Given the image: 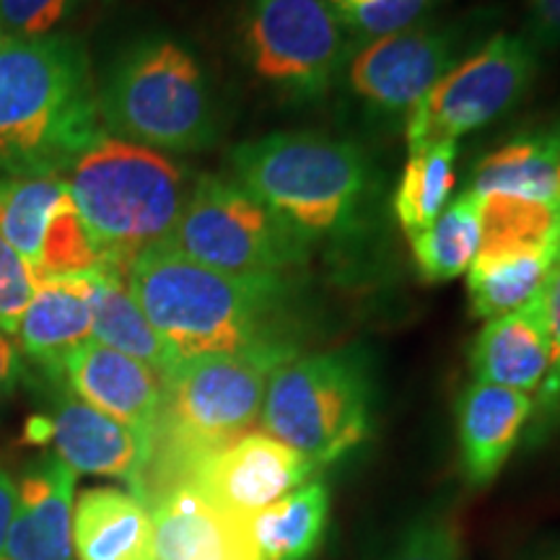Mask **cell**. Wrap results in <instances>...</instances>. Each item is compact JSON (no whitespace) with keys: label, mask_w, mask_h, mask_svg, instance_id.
Here are the masks:
<instances>
[{"label":"cell","mask_w":560,"mask_h":560,"mask_svg":"<svg viewBox=\"0 0 560 560\" xmlns=\"http://www.w3.org/2000/svg\"><path fill=\"white\" fill-rule=\"evenodd\" d=\"M231 164L244 190L304 236L346 226L369 182L363 153L319 132H272L242 143Z\"/></svg>","instance_id":"cell-6"},{"label":"cell","mask_w":560,"mask_h":560,"mask_svg":"<svg viewBox=\"0 0 560 560\" xmlns=\"http://www.w3.org/2000/svg\"><path fill=\"white\" fill-rule=\"evenodd\" d=\"M75 560H156L151 506L125 488H89L73 506Z\"/></svg>","instance_id":"cell-20"},{"label":"cell","mask_w":560,"mask_h":560,"mask_svg":"<svg viewBox=\"0 0 560 560\" xmlns=\"http://www.w3.org/2000/svg\"><path fill=\"white\" fill-rule=\"evenodd\" d=\"M0 560H5V558H0Z\"/></svg>","instance_id":"cell-38"},{"label":"cell","mask_w":560,"mask_h":560,"mask_svg":"<svg viewBox=\"0 0 560 560\" xmlns=\"http://www.w3.org/2000/svg\"><path fill=\"white\" fill-rule=\"evenodd\" d=\"M156 560H262L252 524L213 506L192 482H182L151 503Z\"/></svg>","instance_id":"cell-16"},{"label":"cell","mask_w":560,"mask_h":560,"mask_svg":"<svg viewBox=\"0 0 560 560\" xmlns=\"http://www.w3.org/2000/svg\"><path fill=\"white\" fill-rule=\"evenodd\" d=\"M104 136L79 39L0 37V179L62 177Z\"/></svg>","instance_id":"cell-1"},{"label":"cell","mask_w":560,"mask_h":560,"mask_svg":"<svg viewBox=\"0 0 560 560\" xmlns=\"http://www.w3.org/2000/svg\"><path fill=\"white\" fill-rule=\"evenodd\" d=\"M244 47L255 73L293 96H322L346 50L327 0H247Z\"/></svg>","instance_id":"cell-10"},{"label":"cell","mask_w":560,"mask_h":560,"mask_svg":"<svg viewBox=\"0 0 560 560\" xmlns=\"http://www.w3.org/2000/svg\"><path fill=\"white\" fill-rule=\"evenodd\" d=\"M58 376L75 397L120 420L153 450L164 408V380L156 371L120 350L89 340L60 361Z\"/></svg>","instance_id":"cell-14"},{"label":"cell","mask_w":560,"mask_h":560,"mask_svg":"<svg viewBox=\"0 0 560 560\" xmlns=\"http://www.w3.org/2000/svg\"><path fill=\"white\" fill-rule=\"evenodd\" d=\"M13 509H16V480L5 470H0V558H3L5 550V537H9Z\"/></svg>","instance_id":"cell-37"},{"label":"cell","mask_w":560,"mask_h":560,"mask_svg":"<svg viewBox=\"0 0 560 560\" xmlns=\"http://www.w3.org/2000/svg\"><path fill=\"white\" fill-rule=\"evenodd\" d=\"M291 361V348L219 353L179 361L164 382V408L153 436L143 501L182 482L210 454L249 433L262 412L272 371Z\"/></svg>","instance_id":"cell-2"},{"label":"cell","mask_w":560,"mask_h":560,"mask_svg":"<svg viewBox=\"0 0 560 560\" xmlns=\"http://www.w3.org/2000/svg\"><path fill=\"white\" fill-rule=\"evenodd\" d=\"M535 412V400L522 392L472 382L457 405L459 454L467 480L488 486L506 465L524 425Z\"/></svg>","instance_id":"cell-19"},{"label":"cell","mask_w":560,"mask_h":560,"mask_svg":"<svg viewBox=\"0 0 560 560\" xmlns=\"http://www.w3.org/2000/svg\"><path fill=\"white\" fill-rule=\"evenodd\" d=\"M249 524L262 560H310L330 524V490L322 480L304 482Z\"/></svg>","instance_id":"cell-23"},{"label":"cell","mask_w":560,"mask_h":560,"mask_svg":"<svg viewBox=\"0 0 560 560\" xmlns=\"http://www.w3.org/2000/svg\"><path fill=\"white\" fill-rule=\"evenodd\" d=\"M540 299H542L545 319H548L550 342H552V374L542 389V400H545V397L560 395V255L556 265H552L550 278L548 283H545Z\"/></svg>","instance_id":"cell-34"},{"label":"cell","mask_w":560,"mask_h":560,"mask_svg":"<svg viewBox=\"0 0 560 560\" xmlns=\"http://www.w3.org/2000/svg\"><path fill=\"white\" fill-rule=\"evenodd\" d=\"M454 166H457V143H439L410 153L395 195V213L405 234L412 236L429 229L441 210L450 206L457 185Z\"/></svg>","instance_id":"cell-28"},{"label":"cell","mask_w":560,"mask_h":560,"mask_svg":"<svg viewBox=\"0 0 560 560\" xmlns=\"http://www.w3.org/2000/svg\"><path fill=\"white\" fill-rule=\"evenodd\" d=\"M75 472L45 454L26 465L16 482V509L5 537V560H75Z\"/></svg>","instance_id":"cell-15"},{"label":"cell","mask_w":560,"mask_h":560,"mask_svg":"<svg viewBox=\"0 0 560 560\" xmlns=\"http://www.w3.org/2000/svg\"><path fill=\"white\" fill-rule=\"evenodd\" d=\"M102 255L89 240V231L83 226L70 190L52 210V219L47 223L45 244H42V278H62V276H83V272L104 268Z\"/></svg>","instance_id":"cell-29"},{"label":"cell","mask_w":560,"mask_h":560,"mask_svg":"<svg viewBox=\"0 0 560 560\" xmlns=\"http://www.w3.org/2000/svg\"><path fill=\"white\" fill-rule=\"evenodd\" d=\"M560 252L478 257L470 265V306L478 319H499L540 296Z\"/></svg>","instance_id":"cell-25"},{"label":"cell","mask_w":560,"mask_h":560,"mask_svg":"<svg viewBox=\"0 0 560 560\" xmlns=\"http://www.w3.org/2000/svg\"><path fill=\"white\" fill-rule=\"evenodd\" d=\"M34 289H37V278L32 268L0 234V335L11 338L19 332Z\"/></svg>","instance_id":"cell-32"},{"label":"cell","mask_w":560,"mask_h":560,"mask_svg":"<svg viewBox=\"0 0 560 560\" xmlns=\"http://www.w3.org/2000/svg\"><path fill=\"white\" fill-rule=\"evenodd\" d=\"M68 190L102 260L128 272L170 240L190 200V179L166 153L104 136L68 170Z\"/></svg>","instance_id":"cell-3"},{"label":"cell","mask_w":560,"mask_h":560,"mask_svg":"<svg viewBox=\"0 0 560 560\" xmlns=\"http://www.w3.org/2000/svg\"><path fill=\"white\" fill-rule=\"evenodd\" d=\"M387 560H465L457 535L450 527V522L423 520L416 522L405 532L402 540L392 550Z\"/></svg>","instance_id":"cell-33"},{"label":"cell","mask_w":560,"mask_h":560,"mask_svg":"<svg viewBox=\"0 0 560 560\" xmlns=\"http://www.w3.org/2000/svg\"><path fill=\"white\" fill-rule=\"evenodd\" d=\"M166 247L257 289L278 291L304 262V234L285 223L240 182L200 177Z\"/></svg>","instance_id":"cell-7"},{"label":"cell","mask_w":560,"mask_h":560,"mask_svg":"<svg viewBox=\"0 0 560 560\" xmlns=\"http://www.w3.org/2000/svg\"><path fill=\"white\" fill-rule=\"evenodd\" d=\"M268 436L317 467L359 450L371 433V380L355 350L291 359L272 371L262 402Z\"/></svg>","instance_id":"cell-8"},{"label":"cell","mask_w":560,"mask_h":560,"mask_svg":"<svg viewBox=\"0 0 560 560\" xmlns=\"http://www.w3.org/2000/svg\"><path fill=\"white\" fill-rule=\"evenodd\" d=\"M128 289L179 361L278 346L265 335L278 291L202 268L166 244L130 262Z\"/></svg>","instance_id":"cell-4"},{"label":"cell","mask_w":560,"mask_h":560,"mask_svg":"<svg viewBox=\"0 0 560 560\" xmlns=\"http://www.w3.org/2000/svg\"><path fill=\"white\" fill-rule=\"evenodd\" d=\"M532 30L545 42H560V0H529Z\"/></svg>","instance_id":"cell-35"},{"label":"cell","mask_w":560,"mask_h":560,"mask_svg":"<svg viewBox=\"0 0 560 560\" xmlns=\"http://www.w3.org/2000/svg\"><path fill=\"white\" fill-rule=\"evenodd\" d=\"M83 0H0V37L34 39L52 34Z\"/></svg>","instance_id":"cell-31"},{"label":"cell","mask_w":560,"mask_h":560,"mask_svg":"<svg viewBox=\"0 0 560 560\" xmlns=\"http://www.w3.org/2000/svg\"><path fill=\"white\" fill-rule=\"evenodd\" d=\"M68 195L66 177L0 179V234L24 257L39 280L42 244L52 210Z\"/></svg>","instance_id":"cell-27"},{"label":"cell","mask_w":560,"mask_h":560,"mask_svg":"<svg viewBox=\"0 0 560 560\" xmlns=\"http://www.w3.org/2000/svg\"><path fill=\"white\" fill-rule=\"evenodd\" d=\"M418 272L429 283L459 278L480 249V198L467 190L441 210L429 229L410 236Z\"/></svg>","instance_id":"cell-26"},{"label":"cell","mask_w":560,"mask_h":560,"mask_svg":"<svg viewBox=\"0 0 560 560\" xmlns=\"http://www.w3.org/2000/svg\"><path fill=\"white\" fill-rule=\"evenodd\" d=\"M475 195H514L560 206V128L516 138L475 166Z\"/></svg>","instance_id":"cell-22"},{"label":"cell","mask_w":560,"mask_h":560,"mask_svg":"<svg viewBox=\"0 0 560 560\" xmlns=\"http://www.w3.org/2000/svg\"><path fill=\"white\" fill-rule=\"evenodd\" d=\"M112 138L153 151L190 153L215 140V112L206 75L185 47L145 39L112 66L100 94Z\"/></svg>","instance_id":"cell-5"},{"label":"cell","mask_w":560,"mask_h":560,"mask_svg":"<svg viewBox=\"0 0 560 560\" xmlns=\"http://www.w3.org/2000/svg\"><path fill=\"white\" fill-rule=\"evenodd\" d=\"M94 330V270L83 276L42 278L19 325V350L45 380H60L58 369L70 350L91 340Z\"/></svg>","instance_id":"cell-17"},{"label":"cell","mask_w":560,"mask_h":560,"mask_svg":"<svg viewBox=\"0 0 560 560\" xmlns=\"http://www.w3.org/2000/svg\"><path fill=\"white\" fill-rule=\"evenodd\" d=\"M537 73L535 47L527 39L499 34L478 52L452 66L429 94L408 112L412 151L457 138L499 120L522 100Z\"/></svg>","instance_id":"cell-9"},{"label":"cell","mask_w":560,"mask_h":560,"mask_svg":"<svg viewBox=\"0 0 560 560\" xmlns=\"http://www.w3.org/2000/svg\"><path fill=\"white\" fill-rule=\"evenodd\" d=\"M454 62V34L433 26L371 39L350 60L355 94L380 112H410Z\"/></svg>","instance_id":"cell-13"},{"label":"cell","mask_w":560,"mask_h":560,"mask_svg":"<svg viewBox=\"0 0 560 560\" xmlns=\"http://www.w3.org/2000/svg\"><path fill=\"white\" fill-rule=\"evenodd\" d=\"M470 366L475 382L495 384L522 395L542 392L552 374V342L542 299L490 319L475 338Z\"/></svg>","instance_id":"cell-18"},{"label":"cell","mask_w":560,"mask_h":560,"mask_svg":"<svg viewBox=\"0 0 560 560\" xmlns=\"http://www.w3.org/2000/svg\"><path fill=\"white\" fill-rule=\"evenodd\" d=\"M91 340L120 350L156 371L161 380L177 369L179 359L138 306L128 289V272L120 268L94 270V330Z\"/></svg>","instance_id":"cell-21"},{"label":"cell","mask_w":560,"mask_h":560,"mask_svg":"<svg viewBox=\"0 0 560 560\" xmlns=\"http://www.w3.org/2000/svg\"><path fill=\"white\" fill-rule=\"evenodd\" d=\"M433 0H327L342 30L361 37H389L416 26Z\"/></svg>","instance_id":"cell-30"},{"label":"cell","mask_w":560,"mask_h":560,"mask_svg":"<svg viewBox=\"0 0 560 560\" xmlns=\"http://www.w3.org/2000/svg\"><path fill=\"white\" fill-rule=\"evenodd\" d=\"M319 470L314 462L268 433H244L210 454L190 482L231 516L252 522L272 503L293 493Z\"/></svg>","instance_id":"cell-12"},{"label":"cell","mask_w":560,"mask_h":560,"mask_svg":"<svg viewBox=\"0 0 560 560\" xmlns=\"http://www.w3.org/2000/svg\"><path fill=\"white\" fill-rule=\"evenodd\" d=\"M21 374H24V363H21L19 346L0 335V400H5L16 389Z\"/></svg>","instance_id":"cell-36"},{"label":"cell","mask_w":560,"mask_h":560,"mask_svg":"<svg viewBox=\"0 0 560 560\" xmlns=\"http://www.w3.org/2000/svg\"><path fill=\"white\" fill-rule=\"evenodd\" d=\"M480 249L478 257L560 252V206L514 195H478ZM475 257V260H478Z\"/></svg>","instance_id":"cell-24"},{"label":"cell","mask_w":560,"mask_h":560,"mask_svg":"<svg viewBox=\"0 0 560 560\" xmlns=\"http://www.w3.org/2000/svg\"><path fill=\"white\" fill-rule=\"evenodd\" d=\"M45 384L50 392V412L32 420V439L50 441L55 457L66 462L75 475L120 480L130 493L143 499V480L151 462L149 444L120 420L75 397L62 380H45Z\"/></svg>","instance_id":"cell-11"}]
</instances>
